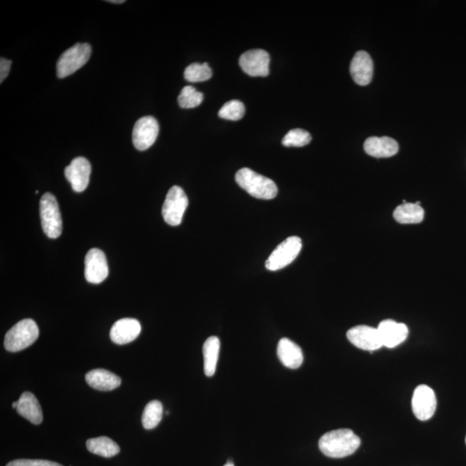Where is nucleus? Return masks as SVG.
I'll list each match as a JSON object with an SVG mask.
<instances>
[{
	"instance_id": "f257e3e1",
	"label": "nucleus",
	"mask_w": 466,
	"mask_h": 466,
	"mask_svg": "<svg viewBox=\"0 0 466 466\" xmlns=\"http://www.w3.org/2000/svg\"><path fill=\"white\" fill-rule=\"evenodd\" d=\"M361 441L354 431L347 429L331 431L320 438L319 448L324 454L332 459H342L354 454Z\"/></svg>"
},
{
	"instance_id": "f03ea898",
	"label": "nucleus",
	"mask_w": 466,
	"mask_h": 466,
	"mask_svg": "<svg viewBox=\"0 0 466 466\" xmlns=\"http://www.w3.org/2000/svg\"><path fill=\"white\" fill-rule=\"evenodd\" d=\"M235 180L238 186L257 199H272L277 195L276 183L272 179L257 174L250 168H241L235 175Z\"/></svg>"
},
{
	"instance_id": "7ed1b4c3",
	"label": "nucleus",
	"mask_w": 466,
	"mask_h": 466,
	"mask_svg": "<svg viewBox=\"0 0 466 466\" xmlns=\"http://www.w3.org/2000/svg\"><path fill=\"white\" fill-rule=\"evenodd\" d=\"M39 329L33 320L19 321L7 332L5 347L8 351H21L29 347L38 339Z\"/></svg>"
},
{
	"instance_id": "20e7f679",
	"label": "nucleus",
	"mask_w": 466,
	"mask_h": 466,
	"mask_svg": "<svg viewBox=\"0 0 466 466\" xmlns=\"http://www.w3.org/2000/svg\"><path fill=\"white\" fill-rule=\"evenodd\" d=\"M91 54L92 48L88 44H76L66 50L57 62V76L64 79L71 76L87 64Z\"/></svg>"
},
{
	"instance_id": "39448f33",
	"label": "nucleus",
	"mask_w": 466,
	"mask_h": 466,
	"mask_svg": "<svg viewBox=\"0 0 466 466\" xmlns=\"http://www.w3.org/2000/svg\"><path fill=\"white\" fill-rule=\"evenodd\" d=\"M42 230L49 238H57L62 232V221L58 202L52 194L46 193L40 201Z\"/></svg>"
},
{
	"instance_id": "423d86ee",
	"label": "nucleus",
	"mask_w": 466,
	"mask_h": 466,
	"mask_svg": "<svg viewBox=\"0 0 466 466\" xmlns=\"http://www.w3.org/2000/svg\"><path fill=\"white\" fill-rule=\"evenodd\" d=\"M303 248V242L299 237L293 236L286 238L270 254L265 262L266 269L270 272H276L284 269L295 261Z\"/></svg>"
},
{
	"instance_id": "0eeeda50",
	"label": "nucleus",
	"mask_w": 466,
	"mask_h": 466,
	"mask_svg": "<svg viewBox=\"0 0 466 466\" xmlns=\"http://www.w3.org/2000/svg\"><path fill=\"white\" fill-rule=\"evenodd\" d=\"M189 206L185 192L179 186H173L168 190L164 201L162 214L168 225L176 226L181 224L184 214Z\"/></svg>"
},
{
	"instance_id": "6e6552de",
	"label": "nucleus",
	"mask_w": 466,
	"mask_h": 466,
	"mask_svg": "<svg viewBox=\"0 0 466 466\" xmlns=\"http://www.w3.org/2000/svg\"><path fill=\"white\" fill-rule=\"evenodd\" d=\"M159 133V124L154 117L146 116L136 121L132 132V142L136 150L143 151L153 146Z\"/></svg>"
},
{
	"instance_id": "1a4fd4ad",
	"label": "nucleus",
	"mask_w": 466,
	"mask_h": 466,
	"mask_svg": "<svg viewBox=\"0 0 466 466\" xmlns=\"http://www.w3.org/2000/svg\"><path fill=\"white\" fill-rule=\"evenodd\" d=\"M437 406L436 395L428 385H419L412 398L413 412L420 421H428L433 417Z\"/></svg>"
},
{
	"instance_id": "9d476101",
	"label": "nucleus",
	"mask_w": 466,
	"mask_h": 466,
	"mask_svg": "<svg viewBox=\"0 0 466 466\" xmlns=\"http://www.w3.org/2000/svg\"><path fill=\"white\" fill-rule=\"evenodd\" d=\"M109 269L107 257L103 250L93 248L85 257V277L90 284L103 283L108 276Z\"/></svg>"
},
{
	"instance_id": "9b49d317",
	"label": "nucleus",
	"mask_w": 466,
	"mask_h": 466,
	"mask_svg": "<svg viewBox=\"0 0 466 466\" xmlns=\"http://www.w3.org/2000/svg\"><path fill=\"white\" fill-rule=\"evenodd\" d=\"M270 57L264 49H252L245 52L240 58L243 71L253 77H266L269 74Z\"/></svg>"
},
{
	"instance_id": "f8f14e48",
	"label": "nucleus",
	"mask_w": 466,
	"mask_h": 466,
	"mask_svg": "<svg viewBox=\"0 0 466 466\" xmlns=\"http://www.w3.org/2000/svg\"><path fill=\"white\" fill-rule=\"evenodd\" d=\"M347 339L356 347L364 351H375L383 346L378 328L357 326L347 332Z\"/></svg>"
},
{
	"instance_id": "ddd939ff",
	"label": "nucleus",
	"mask_w": 466,
	"mask_h": 466,
	"mask_svg": "<svg viewBox=\"0 0 466 466\" xmlns=\"http://www.w3.org/2000/svg\"><path fill=\"white\" fill-rule=\"evenodd\" d=\"M92 168L89 161L82 156L74 158L68 167L65 168L66 179L71 184L74 191L81 193L87 189Z\"/></svg>"
},
{
	"instance_id": "4468645a",
	"label": "nucleus",
	"mask_w": 466,
	"mask_h": 466,
	"mask_svg": "<svg viewBox=\"0 0 466 466\" xmlns=\"http://www.w3.org/2000/svg\"><path fill=\"white\" fill-rule=\"evenodd\" d=\"M383 346L394 348L404 342L409 335V328L405 324L393 320H383L378 327Z\"/></svg>"
},
{
	"instance_id": "2eb2a0df",
	"label": "nucleus",
	"mask_w": 466,
	"mask_h": 466,
	"mask_svg": "<svg viewBox=\"0 0 466 466\" xmlns=\"http://www.w3.org/2000/svg\"><path fill=\"white\" fill-rule=\"evenodd\" d=\"M351 76L359 86L371 83L373 77V62L370 54L363 50L355 54L350 66Z\"/></svg>"
},
{
	"instance_id": "dca6fc26",
	"label": "nucleus",
	"mask_w": 466,
	"mask_h": 466,
	"mask_svg": "<svg viewBox=\"0 0 466 466\" xmlns=\"http://www.w3.org/2000/svg\"><path fill=\"white\" fill-rule=\"evenodd\" d=\"M141 325L139 320L124 318L117 320L110 332L112 342L117 344L131 343L139 336Z\"/></svg>"
},
{
	"instance_id": "f3484780",
	"label": "nucleus",
	"mask_w": 466,
	"mask_h": 466,
	"mask_svg": "<svg viewBox=\"0 0 466 466\" xmlns=\"http://www.w3.org/2000/svg\"><path fill=\"white\" fill-rule=\"evenodd\" d=\"M363 148L368 155L377 158H391L399 151L397 141L389 136H371L366 140Z\"/></svg>"
},
{
	"instance_id": "a211bd4d",
	"label": "nucleus",
	"mask_w": 466,
	"mask_h": 466,
	"mask_svg": "<svg viewBox=\"0 0 466 466\" xmlns=\"http://www.w3.org/2000/svg\"><path fill=\"white\" fill-rule=\"evenodd\" d=\"M277 356L284 366L296 370L303 363V350L298 344L287 338L281 339L277 346Z\"/></svg>"
},
{
	"instance_id": "6ab92c4d",
	"label": "nucleus",
	"mask_w": 466,
	"mask_h": 466,
	"mask_svg": "<svg viewBox=\"0 0 466 466\" xmlns=\"http://www.w3.org/2000/svg\"><path fill=\"white\" fill-rule=\"evenodd\" d=\"M86 381L89 386L97 390L111 391L121 385V378L107 370L97 369L86 375Z\"/></svg>"
},
{
	"instance_id": "aec40b11",
	"label": "nucleus",
	"mask_w": 466,
	"mask_h": 466,
	"mask_svg": "<svg viewBox=\"0 0 466 466\" xmlns=\"http://www.w3.org/2000/svg\"><path fill=\"white\" fill-rule=\"evenodd\" d=\"M17 412L35 425L41 424L42 411L37 399L33 393L25 392L18 401Z\"/></svg>"
},
{
	"instance_id": "412c9836",
	"label": "nucleus",
	"mask_w": 466,
	"mask_h": 466,
	"mask_svg": "<svg viewBox=\"0 0 466 466\" xmlns=\"http://www.w3.org/2000/svg\"><path fill=\"white\" fill-rule=\"evenodd\" d=\"M221 342L216 336H211L203 344L204 356V371L206 377L211 378L216 371Z\"/></svg>"
},
{
	"instance_id": "4be33fe9",
	"label": "nucleus",
	"mask_w": 466,
	"mask_h": 466,
	"mask_svg": "<svg viewBox=\"0 0 466 466\" xmlns=\"http://www.w3.org/2000/svg\"><path fill=\"white\" fill-rule=\"evenodd\" d=\"M394 218L400 224H419L424 219V210L415 203H403L394 211Z\"/></svg>"
},
{
	"instance_id": "5701e85b",
	"label": "nucleus",
	"mask_w": 466,
	"mask_h": 466,
	"mask_svg": "<svg viewBox=\"0 0 466 466\" xmlns=\"http://www.w3.org/2000/svg\"><path fill=\"white\" fill-rule=\"evenodd\" d=\"M86 445L90 453L104 458H112L120 452L119 445L105 436L90 438Z\"/></svg>"
},
{
	"instance_id": "b1692460",
	"label": "nucleus",
	"mask_w": 466,
	"mask_h": 466,
	"mask_svg": "<svg viewBox=\"0 0 466 466\" xmlns=\"http://www.w3.org/2000/svg\"><path fill=\"white\" fill-rule=\"evenodd\" d=\"M163 407L158 400L151 401L144 408L142 417L144 428L148 430L153 429L162 421Z\"/></svg>"
},
{
	"instance_id": "393cba45",
	"label": "nucleus",
	"mask_w": 466,
	"mask_h": 466,
	"mask_svg": "<svg viewBox=\"0 0 466 466\" xmlns=\"http://www.w3.org/2000/svg\"><path fill=\"white\" fill-rule=\"evenodd\" d=\"M211 76H213V73L206 62L205 64H192L187 66L185 72H184L185 79L192 83L209 81Z\"/></svg>"
},
{
	"instance_id": "a878e982",
	"label": "nucleus",
	"mask_w": 466,
	"mask_h": 466,
	"mask_svg": "<svg viewBox=\"0 0 466 466\" xmlns=\"http://www.w3.org/2000/svg\"><path fill=\"white\" fill-rule=\"evenodd\" d=\"M204 100V95L192 86H186L178 97V103L182 108H194L199 107Z\"/></svg>"
},
{
	"instance_id": "bb28decb",
	"label": "nucleus",
	"mask_w": 466,
	"mask_h": 466,
	"mask_svg": "<svg viewBox=\"0 0 466 466\" xmlns=\"http://www.w3.org/2000/svg\"><path fill=\"white\" fill-rule=\"evenodd\" d=\"M310 133L303 129H293L285 135L281 144L286 147H303L311 142Z\"/></svg>"
},
{
	"instance_id": "cd10ccee",
	"label": "nucleus",
	"mask_w": 466,
	"mask_h": 466,
	"mask_svg": "<svg viewBox=\"0 0 466 466\" xmlns=\"http://www.w3.org/2000/svg\"><path fill=\"white\" fill-rule=\"evenodd\" d=\"M245 105L240 100H233L226 103L219 112V117L221 119L237 121L245 116Z\"/></svg>"
},
{
	"instance_id": "c85d7f7f",
	"label": "nucleus",
	"mask_w": 466,
	"mask_h": 466,
	"mask_svg": "<svg viewBox=\"0 0 466 466\" xmlns=\"http://www.w3.org/2000/svg\"><path fill=\"white\" fill-rule=\"evenodd\" d=\"M6 466H62L56 462L41 460H18L10 462Z\"/></svg>"
},
{
	"instance_id": "c756f323",
	"label": "nucleus",
	"mask_w": 466,
	"mask_h": 466,
	"mask_svg": "<svg viewBox=\"0 0 466 466\" xmlns=\"http://www.w3.org/2000/svg\"><path fill=\"white\" fill-rule=\"evenodd\" d=\"M11 65V61L7 60L6 58H1V60H0V82L1 83L9 74Z\"/></svg>"
},
{
	"instance_id": "7c9ffc66",
	"label": "nucleus",
	"mask_w": 466,
	"mask_h": 466,
	"mask_svg": "<svg viewBox=\"0 0 466 466\" xmlns=\"http://www.w3.org/2000/svg\"><path fill=\"white\" fill-rule=\"evenodd\" d=\"M109 3H113V4H122L124 3V0H112V1H108Z\"/></svg>"
},
{
	"instance_id": "2f4dec72",
	"label": "nucleus",
	"mask_w": 466,
	"mask_h": 466,
	"mask_svg": "<svg viewBox=\"0 0 466 466\" xmlns=\"http://www.w3.org/2000/svg\"><path fill=\"white\" fill-rule=\"evenodd\" d=\"M18 405V402H14L13 403V408L15 409H17Z\"/></svg>"
},
{
	"instance_id": "473e14b6",
	"label": "nucleus",
	"mask_w": 466,
	"mask_h": 466,
	"mask_svg": "<svg viewBox=\"0 0 466 466\" xmlns=\"http://www.w3.org/2000/svg\"><path fill=\"white\" fill-rule=\"evenodd\" d=\"M224 466H234L233 462H228V463L226 464Z\"/></svg>"
},
{
	"instance_id": "72a5a7b5",
	"label": "nucleus",
	"mask_w": 466,
	"mask_h": 466,
	"mask_svg": "<svg viewBox=\"0 0 466 466\" xmlns=\"http://www.w3.org/2000/svg\"><path fill=\"white\" fill-rule=\"evenodd\" d=\"M465 443H466V438H465Z\"/></svg>"
}]
</instances>
